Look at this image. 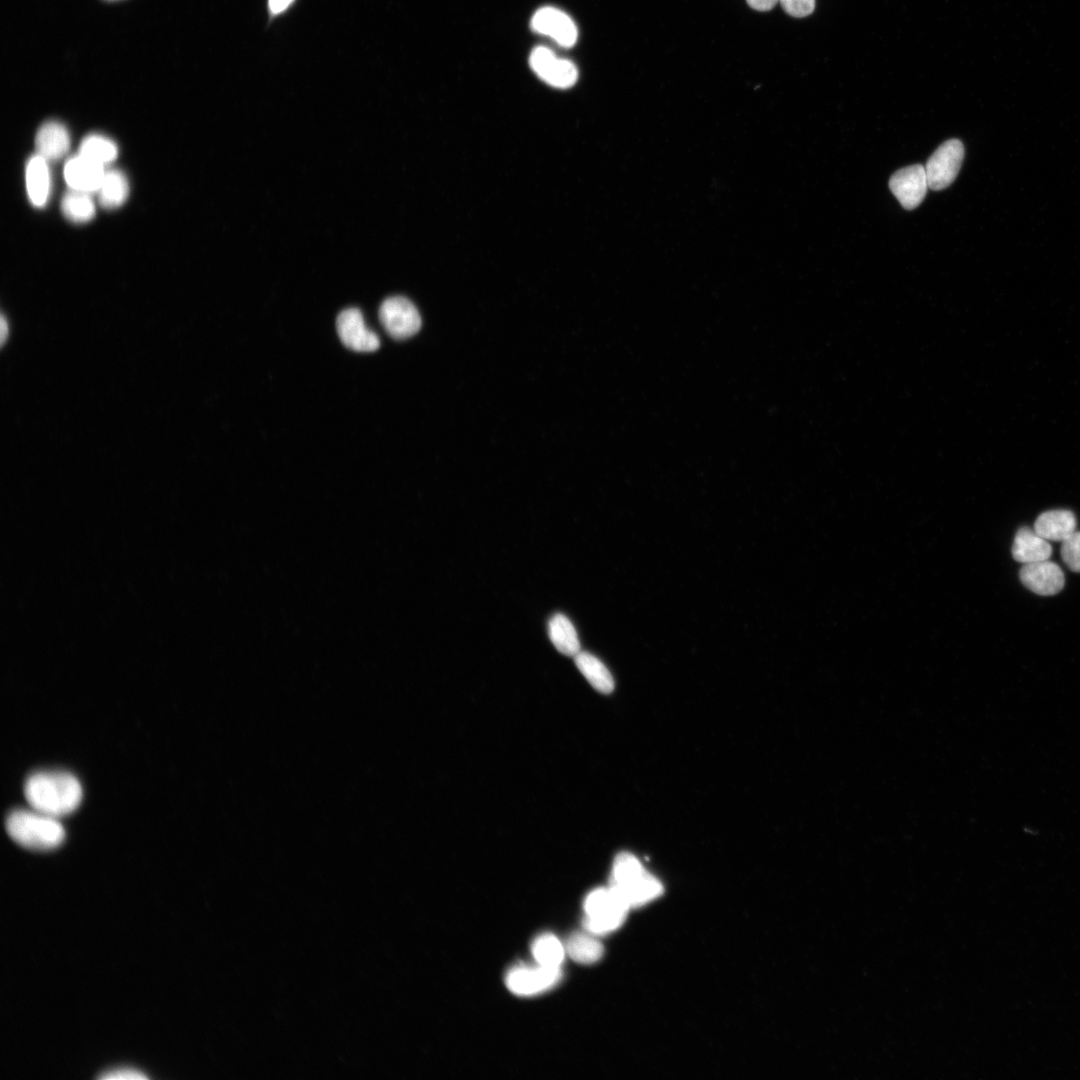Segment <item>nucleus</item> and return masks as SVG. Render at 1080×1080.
Masks as SVG:
<instances>
[{"mask_svg": "<svg viewBox=\"0 0 1080 1080\" xmlns=\"http://www.w3.org/2000/svg\"><path fill=\"white\" fill-rule=\"evenodd\" d=\"M1076 525V517L1072 511L1057 509L1040 514L1033 529L1046 540L1063 542L1075 532Z\"/></svg>", "mask_w": 1080, "mask_h": 1080, "instance_id": "dca6fc26", "label": "nucleus"}, {"mask_svg": "<svg viewBox=\"0 0 1080 1080\" xmlns=\"http://www.w3.org/2000/svg\"><path fill=\"white\" fill-rule=\"evenodd\" d=\"M1019 578L1027 589L1042 596L1059 593L1065 583L1062 569L1049 560L1024 564L1019 571Z\"/></svg>", "mask_w": 1080, "mask_h": 1080, "instance_id": "9b49d317", "label": "nucleus"}, {"mask_svg": "<svg viewBox=\"0 0 1080 1080\" xmlns=\"http://www.w3.org/2000/svg\"><path fill=\"white\" fill-rule=\"evenodd\" d=\"M530 66L547 84L557 88H568L578 78L576 66L566 59L558 58L546 47L535 48L530 55Z\"/></svg>", "mask_w": 1080, "mask_h": 1080, "instance_id": "6e6552de", "label": "nucleus"}, {"mask_svg": "<svg viewBox=\"0 0 1080 1080\" xmlns=\"http://www.w3.org/2000/svg\"><path fill=\"white\" fill-rule=\"evenodd\" d=\"M105 171L104 166L77 154L66 161L63 175L70 189L93 193L98 191Z\"/></svg>", "mask_w": 1080, "mask_h": 1080, "instance_id": "ddd939ff", "label": "nucleus"}, {"mask_svg": "<svg viewBox=\"0 0 1080 1080\" xmlns=\"http://www.w3.org/2000/svg\"><path fill=\"white\" fill-rule=\"evenodd\" d=\"M49 161L35 153L32 155L25 168V181L28 198L35 207L42 208L46 205L51 193V173Z\"/></svg>", "mask_w": 1080, "mask_h": 1080, "instance_id": "2eb2a0df", "label": "nucleus"}, {"mask_svg": "<svg viewBox=\"0 0 1080 1080\" xmlns=\"http://www.w3.org/2000/svg\"><path fill=\"white\" fill-rule=\"evenodd\" d=\"M70 142L66 126L57 120H49L44 122L36 133V153L47 161L59 160L69 151Z\"/></svg>", "mask_w": 1080, "mask_h": 1080, "instance_id": "4468645a", "label": "nucleus"}, {"mask_svg": "<svg viewBox=\"0 0 1080 1080\" xmlns=\"http://www.w3.org/2000/svg\"><path fill=\"white\" fill-rule=\"evenodd\" d=\"M97 194L102 207L106 209L120 207L129 195V182L126 175L118 169H106Z\"/></svg>", "mask_w": 1080, "mask_h": 1080, "instance_id": "6ab92c4d", "label": "nucleus"}, {"mask_svg": "<svg viewBox=\"0 0 1080 1080\" xmlns=\"http://www.w3.org/2000/svg\"><path fill=\"white\" fill-rule=\"evenodd\" d=\"M964 158V147L960 140L950 139L942 143L928 159L925 171L928 187L942 190L956 178Z\"/></svg>", "mask_w": 1080, "mask_h": 1080, "instance_id": "0eeeda50", "label": "nucleus"}, {"mask_svg": "<svg viewBox=\"0 0 1080 1080\" xmlns=\"http://www.w3.org/2000/svg\"><path fill=\"white\" fill-rule=\"evenodd\" d=\"M561 978V967L521 964L507 972L505 983L513 994L529 997L552 989Z\"/></svg>", "mask_w": 1080, "mask_h": 1080, "instance_id": "39448f33", "label": "nucleus"}, {"mask_svg": "<svg viewBox=\"0 0 1080 1080\" xmlns=\"http://www.w3.org/2000/svg\"><path fill=\"white\" fill-rule=\"evenodd\" d=\"M784 11L793 17L810 15L815 8V0H779Z\"/></svg>", "mask_w": 1080, "mask_h": 1080, "instance_id": "a878e982", "label": "nucleus"}, {"mask_svg": "<svg viewBox=\"0 0 1080 1080\" xmlns=\"http://www.w3.org/2000/svg\"><path fill=\"white\" fill-rule=\"evenodd\" d=\"M24 794L32 809L59 818L72 813L82 799L78 779L61 771H39L30 775Z\"/></svg>", "mask_w": 1080, "mask_h": 1080, "instance_id": "f257e3e1", "label": "nucleus"}, {"mask_svg": "<svg viewBox=\"0 0 1080 1080\" xmlns=\"http://www.w3.org/2000/svg\"><path fill=\"white\" fill-rule=\"evenodd\" d=\"M629 908L608 886L591 891L584 900L585 930L595 936L609 934L625 921Z\"/></svg>", "mask_w": 1080, "mask_h": 1080, "instance_id": "20e7f679", "label": "nucleus"}, {"mask_svg": "<svg viewBox=\"0 0 1080 1080\" xmlns=\"http://www.w3.org/2000/svg\"><path fill=\"white\" fill-rule=\"evenodd\" d=\"M575 664L590 685L603 694L614 689V679L607 667L594 655L580 651L574 656Z\"/></svg>", "mask_w": 1080, "mask_h": 1080, "instance_id": "a211bd4d", "label": "nucleus"}, {"mask_svg": "<svg viewBox=\"0 0 1080 1080\" xmlns=\"http://www.w3.org/2000/svg\"><path fill=\"white\" fill-rule=\"evenodd\" d=\"M889 187L905 209L916 208L928 188L925 167L916 164L896 171L889 180Z\"/></svg>", "mask_w": 1080, "mask_h": 1080, "instance_id": "9d476101", "label": "nucleus"}, {"mask_svg": "<svg viewBox=\"0 0 1080 1080\" xmlns=\"http://www.w3.org/2000/svg\"><path fill=\"white\" fill-rule=\"evenodd\" d=\"M78 154L105 167L117 158L118 147L112 139L94 133L83 138Z\"/></svg>", "mask_w": 1080, "mask_h": 1080, "instance_id": "5701e85b", "label": "nucleus"}, {"mask_svg": "<svg viewBox=\"0 0 1080 1080\" xmlns=\"http://www.w3.org/2000/svg\"><path fill=\"white\" fill-rule=\"evenodd\" d=\"M1061 557L1066 566L1073 572H1080V531H1075L1069 538L1062 542Z\"/></svg>", "mask_w": 1080, "mask_h": 1080, "instance_id": "393cba45", "label": "nucleus"}, {"mask_svg": "<svg viewBox=\"0 0 1080 1080\" xmlns=\"http://www.w3.org/2000/svg\"><path fill=\"white\" fill-rule=\"evenodd\" d=\"M534 31L553 38L564 47H571L577 40V28L573 20L561 10L544 7L536 11L531 20Z\"/></svg>", "mask_w": 1080, "mask_h": 1080, "instance_id": "f8f14e48", "label": "nucleus"}, {"mask_svg": "<svg viewBox=\"0 0 1080 1080\" xmlns=\"http://www.w3.org/2000/svg\"><path fill=\"white\" fill-rule=\"evenodd\" d=\"M92 193L70 189L63 195L61 211L74 223H85L95 215V203Z\"/></svg>", "mask_w": 1080, "mask_h": 1080, "instance_id": "4be33fe9", "label": "nucleus"}, {"mask_svg": "<svg viewBox=\"0 0 1080 1080\" xmlns=\"http://www.w3.org/2000/svg\"><path fill=\"white\" fill-rule=\"evenodd\" d=\"M564 946L569 957L581 964H593L604 954L601 942L587 931L571 934Z\"/></svg>", "mask_w": 1080, "mask_h": 1080, "instance_id": "aec40b11", "label": "nucleus"}, {"mask_svg": "<svg viewBox=\"0 0 1080 1080\" xmlns=\"http://www.w3.org/2000/svg\"><path fill=\"white\" fill-rule=\"evenodd\" d=\"M107 1H116V0H107Z\"/></svg>", "mask_w": 1080, "mask_h": 1080, "instance_id": "c756f323", "label": "nucleus"}, {"mask_svg": "<svg viewBox=\"0 0 1080 1080\" xmlns=\"http://www.w3.org/2000/svg\"><path fill=\"white\" fill-rule=\"evenodd\" d=\"M609 887L629 909L645 905L663 893L662 883L629 852L615 857Z\"/></svg>", "mask_w": 1080, "mask_h": 1080, "instance_id": "f03ea898", "label": "nucleus"}, {"mask_svg": "<svg viewBox=\"0 0 1080 1080\" xmlns=\"http://www.w3.org/2000/svg\"><path fill=\"white\" fill-rule=\"evenodd\" d=\"M531 952L539 965L561 967L566 950L555 935L544 933L534 939Z\"/></svg>", "mask_w": 1080, "mask_h": 1080, "instance_id": "b1692460", "label": "nucleus"}, {"mask_svg": "<svg viewBox=\"0 0 1080 1080\" xmlns=\"http://www.w3.org/2000/svg\"><path fill=\"white\" fill-rule=\"evenodd\" d=\"M1052 547L1048 540L1038 535L1034 529L1021 527L1015 534L1012 556L1017 562L1028 564L1048 560Z\"/></svg>", "mask_w": 1080, "mask_h": 1080, "instance_id": "f3484780", "label": "nucleus"}, {"mask_svg": "<svg viewBox=\"0 0 1080 1080\" xmlns=\"http://www.w3.org/2000/svg\"><path fill=\"white\" fill-rule=\"evenodd\" d=\"M748 5L758 11L771 10L779 0H746Z\"/></svg>", "mask_w": 1080, "mask_h": 1080, "instance_id": "cd10ccee", "label": "nucleus"}, {"mask_svg": "<svg viewBox=\"0 0 1080 1080\" xmlns=\"http://www.w3.org/2000/svg\"><path fill=\"white\" fill-rule=\"evenodd\" d=\"M294 0H268L270 11L278 14L286 10Z\"/></svg>", "mask_w": 1080, "mask_h": 1080, "instance_id": "c85d7f7f", "label": "nucleus"}, {"mask_svg": "<svg viewBox=\"0 0 1080 1080\" xmlns=\"http://www.w3.org/2000/svg\"><path fill=\"white\" fill-rule=\"evenodd\" d=\"M379 319L386 332L398 340L415 335L421 328L418 310L410 300L402 296L385 299L379 308Z\"/></svg>", "mask_w": 1080, "mask_h": 1080, "instance_id": "423d86ee", "label": "nucleus"}, {"mask_svg": "<svg viewBox=\"0 0 1080 1080\" xmlns=\"http://www.w3.org/2000/svg\"><path fill=\"white\" fill-rule=\"evenodd\" d=\"M548 634L556 649L574 657L580 652V642L571 621L563 614L553 615L548 622Z\"/></svg>", "mask_w": 1080, "mask_h": 1080, "instance_id": "412c9836", "label": "nucleus"}, {"mask_svg": "<svg viewBox=\"0 0 1080 1080\" xmlns=\"http://www.w3.org/2000/svg\"><path fill=\"white\" fill-rule=\"evenodd\" d=\"M336 329L341 342L351 350L372 352L380 346L378 336L367 329L363 315L357 308L341 311L336 319Z\"/></svg>", "mask_w": 1080, "mask_h": 1080, "instance_id": "1a4fd4ad", "label": "nucleus"}, {"mask_svg": "<svg viewBox=\"0 0 1080 1080\" xmlns=\"http://www.w3.org/2000/svg\"><path fill=\"white\" fill-rule=\"evenodd\" d=\"M100 1078L105 1079V1080H122V1079L138 1080V1079H147V1076L145 1074H143L141 1071H138L136 1069L119 1068V1069L108 1071L105 1074H102L100 1076Z\"/></svg>", "mask_w": 1080, "mask_h": 1080, "instance_id": "bb28decb", "label": "nucleus"}, {"mask_svg": "<svg viewBox=\"0 0 1080 1080\" xmlns=\"http://www.w3.org/2000/svg\"><path fill=\"white\" fill-rule=\"evenodd\" d=\"M6 830L22 847L38 851L54 849L65 838V830L58 818L34 809L11 812L6 820Z\"/></svg>", "mask_w": 1080, "mask_h": 1080, "instance_id": "7ed1b4c3", "label": "nucleus"}]
</instances>
